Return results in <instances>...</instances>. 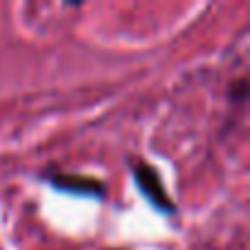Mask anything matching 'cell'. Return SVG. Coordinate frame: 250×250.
Listing matches in <instances>:
<instances>
[{"mask_svg":"<svg viewBox=\"0 0 250 250\" xmlns=\"http://www.w3.org/2000/svg\"><path fill=\"white\" fill-rule=\"evenodd\" d=\"M133 177H135L140 191L145 194V199H147L157 211H162V213H174V211H177L174 204H172V199H169L167 191H165V184H162V179H160V172H157L152 165L140 162V160L133 162Z\"/></svg>","mask_w":250,"mask_h":250,"instance_id":"cell-1","label":"cell"},{"mask_svg":"<svg viewBox=\"0 0 250 250\" xmlns=\"http://www.w3.org/2000/svg\"><path fill=\"white\" fill-rule=\"evenodd\" d=\"M52 184H54L59 191L79 194V196L103 199V194H105V187H103L98 179L86 177V174H54V177H52Z\"/></svg>","mask_w":250,"mask_h":250,"instance_id":"cell-2","label":"cell"}]
</instances>
